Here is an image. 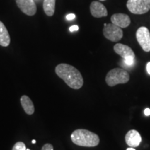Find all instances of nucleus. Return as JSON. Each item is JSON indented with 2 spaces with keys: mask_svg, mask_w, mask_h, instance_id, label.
<instances>
[{
  "mask_svg": "<svg viewBox=\"0 0 150 150\" xmlns=\"http://www.w3.org/2000/svg\"><path fill=\"white\" fill-rule=\"evenodd\" d=\"M100 1H106V0H100Z\"/></svg>",
  "mask_w": 150,
  "mask_h": 150,
  "instance_id": "nucleus-24",
  "label": "nucleus"
},
{
  "mask_svg": "<svg viewBox=\"0 0 150 150\" xmlns=\"http://www.w3.org/2000/svg\"><path fill=\"white\" fill-rule=\"evenodd\" d=\"M20 102L24 111L27 115H32L34 113V105L31 99L27 95H22L20 98Z\"/></svg>",
  "mask_w": 150,
  "mask_h": 150,
  "instance_id": "nucleus-12",
  "label": "nucleus"
},
{
  "mask_svg": "<svg viewBox=\"0 0 150 150\" xmlns=\"http://www.w3.org/2000/svg\"><path fill=\"white\" fill-rule=\"evenodd\" d=\"M71 140L75 145L86 147H96L100 141L98 135L83 129L73 131L71 134Z\"/></svg>",
  "mask_w": 150,
  "mask_h": 150,
  "instance_id": "nucleus-2",
  "label": "nucleus"
},
{
  "mask_svg": "<svg viewBox=\"0 0 150 150\" xmlns=\"http://www.w3.org/2000/svg\"><path fill=\"white\" fill-rule=\"evenodd\" d=\"M90 9H91V15L95 18H99L108 16L107 9L104 4L99 1H93L90 6Z\"/></svg>",
  "mask_w": 150,
  "mask_h": 150,
  "instance_id": "nucleus-8",
  "label": "nucleus"
},
{
  "mask_svg": "<svg viewBox=\"0 0 150 150\" xmlns=\"http://www.w3.org/2000/svg\"><path fill=\"white\" fill-rule=\"evenodd\" d=\"M56 0H44L43 9L47 16H52L55 12Z\"/></svg>",
  "mask_w": 150,
  "mask_h": 150,
  "instance_id": "nucleus-14",
  "label": "nucleus"
},
{
  "mask_svg": "<svg viewBox=\"0 0 150 150\" xmlns=\"http://www.w3.org/2000/svg\"><path fill=\"white\" fill-rule=\"evenodd\" d=\"M35 142H36V141H35V140H32V143L33 144H35Z\"/></svg>",
  "mask_w": 150,
  "mask_h": 150,
  "instance_id": "nucleus-23",
  "label": "nucleus"
},
{
  "mask_svg": "<svg viewBox=\"0 0 150 150\" xmlns=\"http://www.w3.org/2000/svg\"><path fill=\"white\" fill-rule=\"evenodd\" d=\"M19 8L27 16H34L37 11L36 5L33 0H16Z\"/></svg>",
  "mask_w": 150,
  "mask_h": 150,
  "instance_id": "nucleus-7",
  "label": "nucleus"
},
{
  "mask_svg": "<svg viewBox=\"0 0 150 150\" xmlns=\"http://www.w3.org/2000/svg\"><path fill=\"white\" fill-rule=\"evenodd\" d=\"M146 68H147V72L148 74L150 75V62H148L147 66H146Z\"/></svg>",
  "mask_w": 150,
  "mask_h": 150,
  "instance_id": "nucleus-21",
  "label": "nucleus"
},
{
  "mask_svg": "<svg viewBox=\"0 0 150 150\" xmlns=\"http://www.w3.org/2000/svg\"><path fill=\"white\" fill-rule=\"evenodd\" d=\"M55 72L57 76L64 81L71 88L78 90L83 85V79L81 74L72 65L61 63L56 67Z\"/></svg>",
  "mask_w": 150,
  "mask_h": 150,
  "instance_id": "nucleus-1",
  "label": "nucleus"
},
{
  "mask_svg": "<svg viewBox=\"0 0 150 150\" xmlns=\"http://www.w3.org/2000/svg\"><path fill=\"white\" fill-rule=\"evenodd\" d=\"M79 30V27L77 25H73L72 27H70V31L71 32H74V31H78Z\"/></svg>",
  "mask_w": 150,
  "mask_h": 150,
  "instance_id": "nucleus-19",
  "label": "nucleus"
},
{
  "mask_svg": "<svg viewBox=\"0 0 150 150\" xmlns=\"http://www.w3.org/2000/svg\"><path fill=\"white\" fill-rule=\"evenodd\" d=\"M127 150H136V149H135L134 147H130V148H128Z\"/></svg>",
  "mask_w": 150,
  "mask_h": 150,
  "instance_id": "nucleus-22",
  "label": "nucleus"
},
{
  "mask_svg": "<svg viewBox=\"0 0 150 150\" xmlns=\"http://www.w3.org/2000/svg\"><path fill=\"white\" fill-rule=\"evenodd\" d=\"M75 15L73 14V13H70L68 15H67L66 16V19L67 20H74V19L75 18Z\"/></svg>",
  "mask_w": 150,
  "mask_h": 150,
  "instance_id": "nucleus-18",
  "label": "nucleus"
},
{
  "mask_svg": "<svg viewBox=\"0 0 150 150\" xmlns=\"http://www.w3.org/2000/svg\"><path fill=\"white\" fill-rule=\"evenodd\" d=\"M111 23L120 28L128 27L131 24V19L129 16L124 13H115L110 18Z\"/></svg>",
  "mask_w": 150,
  "mask_h": 150,
  "instance_id": "nucleus-10",
  "label": "nucleus"
},
{
  "mask_svg": "<svg viewBox=\"0 0 150 150\" xmlns=\"http://www.w3.org/2000/svg\"><path fill=\"white\" fill-rule=\"evenodd\" d=\"M103 34L106 39L112 42H118L122 38L123 31L122 28L115 24H107L103 29Z\"/></svg>",
  "mask_w": 150,
  "mask_h": 150,
  "instance_id": "nucleus-5",
  "label": "nucleus"
},
{
  "mask_svg": "<svg viewBox=\"0 0 150 150\" xmlns=\"http://www.w3.org/2000/svg\"><path fill=\"white\" fill-rule=\"evenodd\" d=\"M124 63L126 64L127 66H131V65H134V59L132 57L127 58V59H124Z\"/></svg>",
  "mask_w": 150,
  "mask_h": 150,
  "instance_id": "nucleus-16",
  "label": "nucleus"
},
{
  "mask_svg": "<svg viewBox=\"0 0 150 150\" xmlns=\"http://www.w3.org/2000/svg\"><path fill=\"white\" fill-rule=\"evenodd\" d=\"M113 50L116 54L120 56L124 59L129 57L135 59V54L130 47L121 44V43H117L114 46Z\"/></svg>",
  "mask_w": 150,
  "mask_h": 150,
  "instance_id": "nucleus-11",
  "label": "nucleus"
},
{
  "mask_svg": "<svg viewBox=\"0 0 150 150\" xmlns=\"http://www.w3.org/2000/svg\"><path fill=\"white\" fill-rule=\"evenodd\" d=\"M127 7L134 14H145L150 10V0H128Z\"/></svg>",
  "mask_w": 150,
  "mask_h": 150,
  "instance_id": "nucleus-4",
  "label": "nucleus"
},
{
  "mask_svg": "<svg viewBox=\"0 0 150 150\" xmlns=\"http://www.w3.org/2000/svg\"><path fill=\"white\" fill-rule=\"evenodd\" d=\"M26 150H30L29 149H26Z\"/></svg>",
  "mask_w": 150,
  "mask_h": 150,
  "instance_id": "nucleus-25",
  "label": "nucleus"
},
{
  "mask_svg": "<svg viewBox=\"0 0 150 150\" xmlns=\"http://www.w3.org/2000/svg\"><path fill=\"white\" fill-rule=\"evenodd\" d=\"M26 145L24 142H18L15 144L12 150H26Z\"/></svg>",
  "mask_w": 150,
  "mask_h": 150,
  "instance_id": "nucleus-15",
  "label": "nucleus"
},
{
  "mask_svg": "<svg viewBox=\"0 0 150 150\" xmlns=\"http://www.w3.org/2000/svg\"><path fill=\"white\" fill-rule=\"evenodd\" d=\"M144 113L146 116H149L150 115V108H145V110H144Z\"/></svg>",
  "mask_w": 150,
  "mask_h": 150,
  "instance_id": "nucleus-20",
  "label": "nucleus"
},
{
  "mask_svg": "<svg viewBox=\"0 0 150 150\" xmlns=\"http://www.w3.org/2000/svg\"><path fill=\"white\" fill-rule=\"evenodd\" d=\"M136 39L142 50L146 52H150V33L145 27H141L137 30Z\"/></svg>",
  "mask_w": 150,
  "mask_h": 150,
  "instance_id": "nucleus-6",
  "label": "nucleus"
},
{
  "mask_svg": "<svg viewBox=\"0 0 150 150\" xmlns=\"http://www.w3.org/2000/svg\"><path fill=\"white\" fill-rule=\"evenodd\" d=\"M130 76L127 70L122 68H114L107 73L106 82L110 87H113L118 84L126 83L129 81Z\"/></svg>",
  "mask_w": 150,
  "mask_h": 150,
  "instance_id": "nucleus-3",
  "label": "nucleus"
},
{
  "mask_svg": "<svg viewBox=\"0 0 150 150\" xmlns=\"http://www.w3.org/2000/svg\"><path fill=\"white\" fill-rule=\"evenodd\" d=\"M11 43L9 33L2 22L0 21V45L8 47Z\"/></svg>",
  "mask_w": 150,
  "mask_h": 150,
  "instance_id": "nucleus-13",
  "label": "nucleus"
},
{
  "mask_svg": "<svg viewBox=\"0 0 150 150\" xmlns=\"http://www.w3.org/2000/svg\"><path fill=\"white\" fill-rule=\"evenodd\" d=\"M41 150H54V147L52 144L47 143L45 145H43L42 147V149Z\"/></svg>",
  "mask_w": 150,
  "mask_h": 150,
  "instance_id": "nucleus-17",
  "label": "nucleus"
},
{
  "mask_svg": "<svg viewBox=\"0 0 150 150\" xmlns=\"http://www.w3.org/2000/svg\"><path fill=\"white\" fill-rule=\"evenodd\" d=\"M142 138L138 131L134 129L129 131L125 136V142L131 147H136L141 142Z\"/></svg>",
  "mask_w": 150,
  "mask_h": 150,
  "instance_id": "nucleus-9",
  "label": "nucleus"
}]
</instances>
